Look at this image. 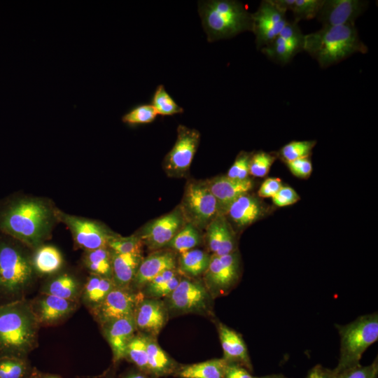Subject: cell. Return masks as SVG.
Wrapping results in <instances>:
<instances>
[{"label": "cell", "mask_w": 378, "mask_h": 378, "mask_svg": "<svg viewBox=\"0 0 378 378\" xmlns=\"http://www.w3.org/2000/svg\"><path fill=\"white\" fill-rule=\"evenodd\" d=\"M34 273L31 259L19 246L0 240V296L21 298Z\"/></svg>", "instance_id": "obj_6"}, {"label": "cell", "mask_w": 378, "mask_h": 378, "mask_svg": "<svg viewBox=\"0 0 378 378\" xmlns=\"http://www.w3.org/2000/svg\"><path fill=\"white\" fill-rule=\"evenodd\" d=\"M33 370L25 357L0 355V378H29Z\"/></svg>", "instance_id": "obj_33"}, {"label": "cell", "mask_w": 378, "mask_h": 378, "mask_svg": "<svg viewBox=\"0 0 378 378\" xmlns=\"http://www.w3.org/2000/svg\"><path fill=\"white\" fill-rule=\"evenodd\" d=\"M223 378H255L244 367L234 363L227 362Z\"/></svg>", "instance_id": "obj_47"}, {"label": "cell", "mask_w": 378, "mask_h": 378, "mask_svg": "<svg viewBox=\"0 0 378 378\" xmlns=\"http://www.w3.org/2000/svg\"><path fill=\"white\" fill-rule=\"evenodd\" d=\"M230 224L225 216H217L206 227V239L209 249L213 254H216L224 240Z\"/></svg>", "instance_id": "obj_36"}, {"label": "cell", "mask_w": 378, "mask_h": 378, "mask_svg": "<svg viewBox=\"0 0 378 378\" xmlns=\"http://www.w3.org/2000/svg\"><path fill=\"white\" fill-rule=\"evenodd\" d=\"M151 105L158 115H173L183 112V108L178 106L166 91L163 85H158L151 100Z\"/></svg>", "instance_id": "obj_37"}, {"label": "cell", "mask_w": 378, "mask_h": 378, "mask_svg": "<svg viewBox=\"0 0 378 378\" xmlns=\"http://www.w3.org/2000/svg\"><path fill=\"white\" fill-rule=\"evenodd\" d=\"M81 289L78 281L73 275L64 273L50 280L44 286L41 293L78 302Z\"/></svg>", "instance_id": "obj_28"}, {"label": "cell", "mask_w": 378, "mask_h": 378, "mask_svg": "<svg viewBox=\"0 0 378 378\" xmlns=\"http://www.w3.org/2000/svg\"><path fill=\"white\" fill-rule=\"evenodd\" d=\"M125 359L134 363L140 371L150 375L148 365L146 335H134L127 346Z\"/></svg>", "instance_id": "obj_34"}, {"label": "cell", "mask_w": 378, "mask_h": 378, "mask_svg": "<svg viewBox=\"0 0 378 378\" xmlns=\"http://www.w3.org/2000/svg\"><path fill=\"white\" fill-rule=\"evenodd\" d=\"M40 325L31 302L20 298L0 304V355L25 357L37 345Z\"/></svg>", "instance_id": "obj_2"}, {"label": "cell", "mask_w": 378, "mask_h": 378, "mask_svg": "<svg viewBox=\"0 0 378 378\" xmlns=\"http://www.w3.org/2000/svg\"><path fill=\"white\" fill-rule=\"evenodd\" d=\"M146 342L150 375L160 377L174 374L179 366L178 363L159 346L155 337L146 335Z\"/></svg>", "instance_id": "obj_25"}, {"label": "cell", "mask_w": 378, "mask_h": 378, "mask_svg": "<svg viewBox=\"0 0 378 378\" xmlns=\"http://www.w3.org/2000/svg\"><path fill=\"white\" fill-rule=\"evenodd\" d=\"M217 328L223 351V358L252 372L253 366L247 346L241 335L222 323H218Z\"/></svg>", "instance_id": "obj_22"}, {"label": "cell", "mask_w": 378, "mask_h": 378, "mask_svg": "<svg viewBox=\"0 0 378 378\" xmlns=\"http://www.w3.org/2000/svg\"><path fill=\"white\" fill-rule=\"evenodd\" d=\"M165 304L169 312L177 314L211 313L212 296L203 283L181 278L176 288L167 296Z\"/></svg>", "instance_id": "obj_8"}, {"label": "cell", "mask_w": 378, "mask_h": 378, "mask_svg": "<svg viewBox=\"0 0 378 378\" xmlns=\"http://www.w3.org/2000/svg\"><path fill=\"white\" fill-rule=\"evenodd\" d=\"M83 262L90 274L112 279V255L108 247L85 251Z\"/></svg>", "instance_id": "obj_31"}, {"label": "cell", "mask_w": 378, "mask_h": 378, "mask_svg": "<svg viewBox=\"0 0 378 378\" xmlns=\"http://www.w3.org/2000/svg\"><path fill=\"white\" fill-rule=\"evenodd\" d=\"M226 364L223 358H216L179 365L174 375L179 378H223Z\"/></svg>", "instance_id": "obj_27"}, {"label": "cell", "mask_w": 378, "mask_h": 378, "mask_svg": "<svg viewBox=\"0 0 378 378\" xmlns=\"http://www.w3.org/2000/svg\"><path fill=\"white\" fill-rule=\"evenodd\" d=\"M185 220L197 228H204L218 216L217 201L206 181L188 182L179 206Z\"/></svg>", "instance_id": "obj_7"}, {"label": "cell", "mask_w": 378, "mask_h": 378, "mask_svg": "<svg viewBox=\"0 0 378 378\" xmlns=\"http://www.w3.org/2000/svg\"><path fill=\"white\" fill-rule=\"evenodd\" d=\"M198 12L209 42L251 31V13L235 0H209L198 3Z\"/></svg>", "instance_id": "obj_4"}, {"label": "cell", "mask_w": 378, "mask_h": 378, "mask_svg": "<svg viewBox=\"0 0 378 378\" xmlns=\"http://www.w3.org/2000/svg\"><path fill=\"white\" fill-rule=\"evenodd\" d=\"M300 197L296 191L289 186H284L272 197L273 203L279 207L294 204Z\"/></svg>", "instance_id": "obj_45"}, {"label": "cell", "mask_w": 378, "mask_h": 378, "mask_svg": "<svg viewBox=\"0 0 378 378\" xmlns=\"http://www.w3.org/2000/svg\"><path fill=\"white\" fill-rule=\"evenodd\" d=\"M199 229L190 223H186L166 247L182 253L193 249L201 242Z\"/></svg>", "instance_id": "obj_35"}, {"label": "cell", "mask_w": 378, "mask_h": 378, "mask_svg": "<svg viewBox=\"0 0 378 378\" xmlns=\"http://www.w3.org/2000/svg\"><path fill=\"white\" fill-rule=\"evenodd\" d=\"M111 251L112 279L120 288H129L143 259L141 253H118Z\"/></svg>", "instance_id": "obj_24"}, {"label": "cell", "mask_w": 378, "mask_h": 378, "mask_svg": "<svg viewBox=\"0 0 378 378\" xmlns=\"http://www.w3.org/2000/svg\"><path fill=\"white\" fill-rule=\"evenodd\" d=\"M275 160L276 155L272 153L260 150L252 154L249 161V174L255 177L265 176Z\"/></svg>", "instance_id": "obj_41"}, {"label": "cell", "mask_w": 378, "mask_h": 378, "mask_svg": "<svg viewBox=\"0 0 378 378\" xmlns=\"http://www.w3.org/2000/svg\"><path fill=\"white\" fill-rule=\"evenodd\" d=\"M255 378H288L286 376L277 374H270V375H265L260 377H255Z\"/></svg>", "instance_id": "obj_50"}, {"label": "cell", "mask_w": 378, "mask_h": 378, "mask_svg": "<svg viewBox=\"0 0 378 378\" xmlns=\"http://www.w3.org/2000/svg\"><path fill=\"white\" fill-rule=\"evenodd\" d=\"M150 376L139 370L130 371L125 374L122 378H150Z\"/></svg>", "instance_id": "obj_49"}, {"label": "cell", "mask_w": 378, "mask_h": 378, "mask_svg": "<svg viewBox=\"0 0 378 378\" xmlns=\"http://www.w3.org/2000/svg\"><path fill=\"white\" fill-rule=\"evenodd\" d=\"M200 140V134L195 129L179 125L177 138L171 150L166 155L163 167L171 176H182L189 169Z\"/></svg>", "instance_id": "obj_12"}, {"label": "cell", "mask_w": 378, "mask_h": 378, "mask_svg": "<svg viewBox=\"0 0 378 378\" xmlns=\"http://www.w3.org/2000/svg\"><path fill=\"white\" fill-rule=\"evenodd\" d=\"M211 255L200 249L193 248L182 253L178 258L179 270L187 276L195 278L206 270Z\"/></svg>", "instance_id": "obj_30"}, {"label": "cell", "mask_w": 378, "mask_h": 378, "mask_svg": "<svg viewBox=\"0 0 378 378\" xmlns=\"http://www.w3.org/2000/svg\"><path fill=\"white\" fill-rule=\"evenodd\" d=\"M55 209L47 202L36 198L15 200L0 214V230L36 249L48 238Z\"/></svg>", "instance_id": "obj_1"}, {"label": "cell", "mask_w": 378, "mask_h": 378, "mask_svg": "<svg viewBox=\"0 0 378 378\" xmlns=\"http://www.w3.org/2000/svg\"><path fill=\"white\" fill-rule=\"evenodd\" d=\"M284 11H291L294 20H311L316 18L323 0H273Z\"/></svg>", "instance_id": "obj_32"}, {"label": "cell", "mask_w": 378, "mask_h": 378, "mask_svg": "<svg viewBox=\"0 0 378 378\" xmlns=\"http://www.w3.org/2000/svg\"><path fill=\"white\" fill-rule=\"evenodd\" d=\"M158 113L151 104H139L130 108L122 117V121L129 126L150 123Z\"/></svg>", "instance_id": "obj_38"}, {"label": "cell", "mask_w": 378, "mask_h": 378, "mask_svg": "<svg viewBox=\"0 0 378 378\" xmlns=\"http://www.w3.org/2000/svg\"><path fill=\"white\" fill-rule=\"evenodd\" d=\"M290 172L296 177L307 178L312 172V163L309 157L286 162Z\"/></svg>", "instance_id": "obj_44"}, {"label": "cell", "mask_w": 378, "mask_h": 378, "mask_svg": "<svg viewBox=\"0 0 378 378\" xmlns=\"http://www.w3.org/2000/svg\"><path fill=\"white\" fill-rule=\"evenodd\" d=\"M303 50L321 68L337 64L356 52L365 54L367 46L360 40L355 25L322 27L304 35Z\"/></svg>", "instance_id": "obj_3"}, {"label": "cell", "mask_w": 378, "mask_h": 378, "mask_svg": "<svg viewBox=\"0 0 378 378\" xmlns=\"http://www.w3.org/2000/svg\"><path fill=\"white\" fill-rule=\"evenodd\" d=\"M55 216L69 227L76 246L85 251L108 247V241L115 234L97 221L55 209Z\"/></svg>", "instance_id": "obj_10"}, {"label": "cell", "mask_w": 378, "mask_h": 378, "mask_svg": "<svg viewBox=\"0 0 378 378\" xmlns=\"http://www.w3.org/2000/svg\"><path fill=\"white\" fill-rule=\"evenodd\" d=\"M144 298L141 290H135L131 287L115 286L90 312L102 326L111 321L133 314L137 303Z\"/></svg>", "instance_id": "obj_11"}, {"label": "cell", "mask_w": 378, "mask_h": 378, "mask_svg": "<svg viewBox=\"0 0 378 378\" xmlns=\"http://www.w3.org/2000/svg\"><path fill=\"white\" fill-rule=\"evenodd\" d=\"M168 313L165 302L160 299L143 298L133 313L136 330L155 337L165 326Z\"/></svg>", "instance_id": "obj_17"}, {"label": "cell", "mask_w": 378, "mask_h": 378, "mask_svg": "<svg viewBox=\"0 0 378 378\" xmlns=\"http://www.w3.org/2000/svg\"><path fill=\"white\" fill-rule=\"evenodd\" d=\"M143 242L137 234L122 237L115 234L108 241V248L118 253H141Z\"/></svg>", "instance_id": "obj_40"}, {"label": "cell", "mask_w": 378, "mask_h": 378, "mask_svg": "<svg viewBox=\"0 0 378 378\" xmlns=\"http://www.w3.org/2000/svg\"><path fill=\"white\" fill-rule=\"evenodd\" d=\"M305 378H335V375L332 370L318 364L308 372Z\"/></svg>", "instance_id": "obj_48"}, {"label": "cell", "mask_w": 378, "mask_h": 378, "mask_svg": "<svg viewBox=\"0 0 378 378\" xmlns=\"http://www.w3.org/2000/svg\"><path fill=\"white\" fill-rule=\"evenodd\" d=\"M41 373L42 378H62L60 376L50 373Z\"/></svg>", "instance_id": "obj_52"}, {"label": "cell", "mask_w": 378, "mask_h": 378, "mask_svg": "<svg viewBox=\"0 0 378 378\" xmlns=\"http://www.w3.org/2000/svg\"><path fill=\"white\" fill-rule=\"evenodd\" d=\"M281 187L282 183L279 178H268L260 186L258 195L262 198H272Z\"/></svg>", "instance_id": "obj_46"}, {"label": "cell", "mask_w": 378, "mask_h": 378, "mask_svg": "<svg viewBox=\"0 0 378 378\" xmlns=\"http://www.w3.org/2000/svg\"><path fill=\"white\" fill-rule=\"evenodd\" d=\"M316 141H292L281 148L279 155L286 162L307 158L312 153Z\"/></svg>", "instance_id": "obj_39"}, {"label": "cell", "mask_w": 378, "mask_h": 378, "mask_svg": "<svg viewBox=\"0 0 378 378\" xmlns=\"http://www.w3.org/2000/svg\"><path fill=\"white\" fill-rule=\"evenodd\" d=\"M251 153L241 152L229 169L227 176L239 180L248 178L249 175V161Z\"/></svg>", "instance_id": "obj_43"}, {"label": "cell", "mask_w": 378, "mask_h": 378, "mask_svg": "<svg viewBox=\"0 0 378 378\" xmlns=\"http://www.w3.org/2000/svg\"><path fill=\"white\" fill-rule=\"evenodd\" d=\"M102 327L103 334L111 346L113 362L125 359L127 346L136 330L133 314L111 321Z\"/></svg>", "instance_id": "obj_20"}, {"label": "cell", "mask_w": 378, "mask_h": 378, "mask_svg": "<svg viewBox=\"0 0 378 378\" xmlns=\"http://www.w3.org/2000/svg\"><path fill=\"white\" fill-rule=\"evenodd\" d=\"M295 20L288 21L279 34L260 50L267 57L279 64L289 63L303 50L304 35Z\"/></svg>", "instance_id": "obj_15"}, {"label": "cell", "mask_w": 378, "mask_h": 378, "mask_svg": "<svg viewBox=\"0 0 378 378\" xmlns=\"http://www.w3.org/2000/svg\"><path fill=\"white\" fill-rule=\"evenodd\" d=\"M184 217L177 207L170 213L148 223L137 234L150 250L166 247L184 225Z\"/></svg>", "instance_id": "obj_14"}, {"label": "cell", "mask_w": 378, "mask_h": 378, "mask_svg": "<svg viewBox=\"0 0 378 378\" xmlns=\"http://www.w3.org/2000/svg\"><path fill=\"white\" fill-rule=\"evenodd\" d=\"M377 358L370 365L364 366L358 364L337 374H335V378H377Z\"/></svg>", "instance_id": "obj_42"}, {"label": "cell", "mask_w": 378, "mask_h": 378, "mask_svg": "<svg viewBox=\"0 0 378 378\" xmlns=\"http://www.w3.org/2000/svg\"><path fill=\"white\" fill-rule=\"evenodd\" d=\"M263 212L261 202L248 192L236 198L228 206L225 215L238 227H244L259 219Z\"/></svg>", "instance_id": "obj_23"}, {"label": "cell", "mask_w": 378, "mask_h": 378, "mask_svg": "<svg viewBox=\"0 0 378 378\" xmlns=\"http://www.w3.org/2000/svg\"><path fill=\"white\" fill-rule=\"evenodd\" d=\"M29 378H42L41 373L36 369L34 368V370Z\"/></svg>", "instance_id": "obj_51"}, {"label": "cell", "mask_w": 378, "mask_h": 378, "mask_svg": "<svg viewBox=\"0 0 378 378\" xmlns=\"http://www.w3.org/2000/svg\"><path fill=\"white\" fill-rule=\"evenodd\" d=\"M115 286L112 279L90 274L82 287L80 299L91 311L97 307Z\"/></svg>", "instance_id": "obj_26"}, {"label": "cell", "mask_w": 378, "mask_h": 378, "mask_svg": "<svg viewBox=\"0 0 378 378\" xmlns=\"http://www.w3.org/2000/svg\"><path fill=\"white\" fill-rule=\"evenodd\" d=\"M106 378H115L114 373L113 372H110L109 374H107Z\"/></svg>", "instance_id": "obj_53"}, {"label": "cell", "mask_w": 378, "mask_h": 378, "mask_svg": "<svg viewBox=\"0 0 378 378\" xmlns=\"http://www.w3.org/2000/svg\"><path fill=\"white\" fill-rule=\"evenodd\" d=\"M30 302L39 325L46 326L62 322L78 307L77 302L44 293H41Z\"/></svg>", "instance_id": "obj_18"}, {"label": "cell", "mask_w": 378, "mask_h": 378, "mask_svg": "<svg viewBox=\"0 0 378 378\" xmlns=\"http://www.w3.org/2000/svg\"><path fill=\"white\" fill-rule=\"evenodd\" d=\"M218 206V215L225 216L230 204L239 196L248 193L253 188V181L248 178L239 180L227 176H217L206 181Z\"/></svg>", "instance_id": "obj_21"}, {"label": "cell", "mask_w": 378, "mask_h": 378, "mask_svg": "<svg viewBox=\"0 0 378 378\" xmlns=\"http://www.w3.org/2000/svg\"><path fill=\"white\" fill-rule=\"evenodd\" d=\"M335 326L340 337V353L338 364L332 371L337 374L360 364L366 349L377 341L378 314L362 315L348 324Z\"/></svg>", "instance_id": "obj_5"}, {"label": "cell", "mask_w": 378, "mask_h": 378, "mask_svg": "<svg viewBox=\"0 0 378 378\" xmlns=\"http://www.w3.org/2000/svg\"><path fill=\"white\" fill-rule=\"evenodd\" d=\"M175 253L170 250L156 251L143 258L130 287L141 290L156 276L168 270L176 269Z\"/></svg>", "instance_id": "obj_19"}, {"label": "cell", "mask_w": 378, "mask_h": 378, "mask_svg": "<svg viewBox=\"0 0 378 378\" xmlns=\"http://www.w3.org/2000/svg\"><path fill=\"white\" fill-rule=\"evenodd\" d=\"M31 262L35 273L50 275L59 271L63 264L60 251L50 245H41L35 249Z\"/></svg>", "instance_id": "obj_29"}, {"label": "cell", "mask_w": 378, "mask_h": 378, "mask_svg": "<svg viewBox=\"0 0 378 378\" xmlns=\"http://www.w3.org/2000/svg\"><path fill=\"white\" fill-rule=\"evenodd\" d=\"M286 12L273 0H263L255 12L251 13V31L255 36L258 49L272 41L288 23Z\"/></svg>", "instance_id": "obj_13"}, {"label": "cell", "mask_w": 378, "mask_h": 378, "mask_svg": "<svg viewBox=\"0 0 378 378\" xmlns=\"http://www.w3.org/2000/svg\"><path fill=\"white\" fill-rule=\"evenodd\" d=\"M240 270V257L237 251L221 256L212 254L204 273V286L212 298L227 294L237 284Z\"/></svg>", "instance_id": "obj_9"}, {"label": "cell", "mask_w": 378, "mask_h": 378, "mask_svg": "<svg viewBox=\"0 0 378 378\" xmlns=\"http://www.w3.org/2000/svg\"><path fill=\"white\" fill-rule=\"evenodd\" d=\"M368 3L363 0H323L316 17L322 27L355 25Z\"/></svg>", "instance_id": "obj_16"}]
</instances>
